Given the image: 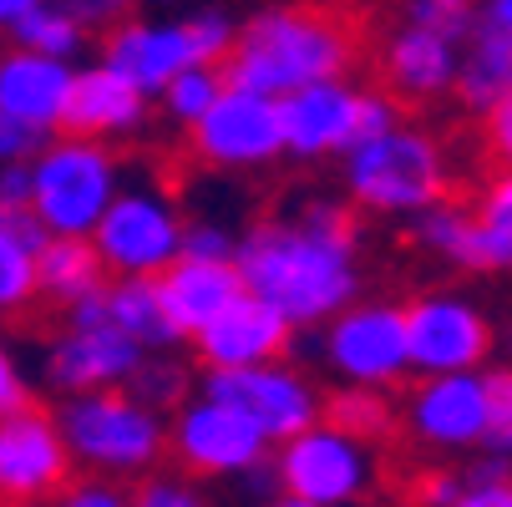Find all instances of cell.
I'll return each instance as SVG.
<instances>
[{"label": "cell", "instance_id": "1", "mask_svg": "<svg viewBox=\"0 0 512 507\" xmlns=\"http://www.w3.org/2000/svg\"><path fill=\"white\" fill-rule=\"evenodd\" d=\"M234 269L244 295L264 300L289 330L330 325L360 295L355 219L335 198H305L284 219H264L239 234Z\"/></svg>", "mask_w": 512, "mask_h": 507}, {"label": "cell", "instance_id": "2", "mask_svg": "<svg viewBox=\"0 0 512 507\" xmlns=\"http://www.w3.org/2000/svg\"><path fill=\"white\" fill-rule=\"evenodd\" d=\"M355 66V31L320 6H274L239 26L234 51L224 56V87L259 92L269 102L335 82Z\"/></svg>", "mask_w": 512, "mask_h": 507}, {"label": "cell", "instance_id": "3", "mask_svg": "<svg viewBox=\"0 0 512 507\" xmlns=\"http://www.w3.org/2000/svg\"><path fill=\"white\" fill-rule=\"evenodd\" d=\"M61 426V442L71 462L97 472V477H153L168 457V416L148 411L127 391H87V396H61L51 411Z\"/></svg>", "mask_w": 512, "mask_h": 507}, {"label": "cell", "instance_id": "4", "mask_svg": "<svg viewBox=\"0 0 512 507\" xmlns=\"http://www.w3.org/2000/svg\"><path fill=\"white\" fill-rule=\"evenodd\" d=\"M340 178L355 208L381 219H411L426 203L447 198V153L421 127H391L381 137L350 142L340 153Z\"/></svg>", "mask_w": 512, "mask_h": 507}, {"label": "cell", "instance_id": "5", "mask_svg": "<svg viewBox=\"0 0 512 507\" xmlns=\"http://www.w3.org/2000/svg\"><path fill=\"white\" fill-rule=\"evenodd\" d=\"M31 168V213L51 239H92L102 213L122 193V158L107 142L56 132L46 137Z\"/></svg>", "mask_w": 512, "mask_h": 507}, {"label": "cell", "instance_id": "6", "mask_svg": "<svg viewBox=\"0 0 512 507\" xmlns=\"http://www.w3.org/2000/svg\"><path fill=\"white\" fill-rule=\"evenodd\" d=\"M274 477L284 497H300L315 507H355L376 492V452L345 437V431L315 421L300 437L279 442Z\"/></svg>", "mask_w": 512, "mask_h": 507}, {"label": "cell", "instance_id": "7", "mask_svg": "<svg viewBox=\"0 0 512 507\" xmlns=\"http://www.w3.org/2000/svg\"><path fill=\"white\" fill-rule=\"evenodd\" d=\"M112 279H158L178 264L183 219L158 188H122L87 239Z\"/></svg>", "mask_w": 512, "mask_h": 507}, {"label": "cell", "instance_id": "8", "mask_svg": "<svg viewBox=\"0 0 512 507\" xmlns=\"http://www.w3.org/2000/svg\"><path fill=\"white\" fill-rule=\"evenodd\" d=\"M325 366L345 386H371L391 391L396 381L411 376L406 355V305L391 300H355L325 325Z\"/></svg>", "mask_w": 512, "mask_h": 507}, {"label": "cell", "instance_id": "9", "mask_svg": "<svg viewBox=\"0 0 512 507\" xmlns=\"http://www.w3.org/2000/svg\"><path fill=\"white\" fill-rule=\"evenodd\" d=\"M168 457L183 467V477H244L269 457L264 431L239 416L234 406L213 401V396H188L173 421H168Z\"/></svg>", "mask_w": 512, "mask_h": 507}, {"label": "cell", "instance_id": "10", "mask_svg": "<svg viewBox=\"0 0 512 507\" xmlns=\"http://www.w3.org/2000/svg\"><path fill=\"white\" fill-rule=\"evenodd\" d=\"M203 396L234 406L239 416H249L264 442H289L305 426L320 421V391L305 371L284 366V360H264V366H244V371H208L203 376Z\"/></svg>", "mask_w": 512, "mask_h": 507}, {"label": "cell", "instance_id": "11", "mask_svg": "<svg viewBox=\"0 0 512 507\" xmlns=\"http://www.w3.org/2000/svg\"><path fill=\"white\" fill-rule=\"evenodd\" d=\"M492 345L497 330L467 295H421L406 305V355L416 376L482 371Z\"/></svg>", "mask_w": 512, "mask_h": 507}, {"label": "cell", "instance_id": "12", "mask_svg": "<svg viewBox=\"0 0 512 507\" xmlns=\"http://www.w3.org/2000/svg\"><path fill=\"white\" fill-rule=\"evenodd\" d=\"M188 148L213 173H254V168H269L274 158H284L279 107L269 97H259V92L224 87V92H218V102L198 117V127H188Z\"/></svg>", "mask_w": 512, "mask_h": 507}, {"label": "cell", "instance_id": "13", "mask_svg": "<svg viewBox=\"0 0 512 507\" xmlns=\"http://www.w3.org/2000/svg\"><path fill=\"white\" fill-rule=\"evenodd\" d=\"M71 472L77 462L51 411L26 406L0 421V507H46L71 482Z\"/></svg>", "mask_w": 512, "mask_h": 507}, {"label": "cell", "instance_id": "14", "mask_svg": "<svg viewBox=\"0 0 512 507\" xmlns=\"http://www.w3.org/2000/svg\"><path fill=\"white\" fill-rule=\"evenodd\" d=\"M487 376L482 371H457V376H421L406 396V431L416 447L431 452H472L487 437Z\"/></svg>", "mask_w": 512, "mask_h": 507}, {"label": "cell", "instance_id": "15", "mask_svg": "<svg viewBox=\"0 0 512 507\" xmlns=\"http://www.w3.org/2000/svg\"><path fill=\"white\" fill-rule=\"evenodd\" d=\"M142 366V350L112 330V325H66L51 345L41 371L61 396H87V391H122L132 371Z\"/></svg>", "mask_w": 512, "mask_h": 507}, {"label": "cell", "instance_id": "16", "mask_svg": "<svg viewBox=\"0 0 512 507\" xmlns=\"http://www.w3.org/2000/svg\"><path fill=\"white\" fill-rule=\"evenodd\" d=\"M279 107V142L289 158L315 163V158H340L355 142V112H360V87L345 77L315 82L274 102Z\"/></svg>", "mask_w": 512, "mask_h": 507}, {"label": "cell", "instance_id": "17", "mask_svg": "<svg viewBox=\"0 0 512 507\" xmlns=\"http://www.w3.org/2000/svg\"><path fill=\"white\" fill-rule=\"evenodd\" d=\"M102 66L117 71L122 82H132L142 97H163V87L178 71L198 66L193 41L183 21H117L102 36Z\"/></svg>", "mask_w": 512, "mask_h": 507}, {"label": "cell", "instance_id": "18", "mask_svg": "<svg viewBox=\"0 0 512 507\" xmlns=\"http://www.w3.org/2000/svg\"><path fill=\"white\" fill-rule=\"evenodd\" d=\"M71 77H77V66H71V61L36 56L26 46H6V51H0V112H6L16 127H26V132H36L46 142L66 122Z\"/></svg>", "mask_w": 512, "mask_h": 507}, {"label": "cell", "instance_id": "19", "mask_svg": "<svg viewBox=\"0 0 512 507\" xmlns=\"http://www.w3.org/2000/svg\"><path fill=\"white\" fill-rule=\"evenodd\" d=\"M289 330L264 300L239 295L224 315H213L198 335L193 350L208 371H244V366H264V360H279L289 345Z\"/></svg>", "mask_w": 512, "mask_h": 507}, {"label": "cell", "instance_id": "20", "mask_svg": "<svg viewBox=\"0 0 512 507\" xmlns=\"http://www.w3.org/2000/svg\"><path fill=\"white\" fill-rule=\"evenodd\" d=\"M142 127H148V97H142L132 82H122L117 71H107L97 61V66H82L77 77H71L61 132L87 137V142H107L112 148L117 137H132Z\"/></svg>", "mask_w": 512, "mask_h": 507}, {"label": "cell", "instance_id": "21", "mask_svg": "<svg viewBox=\"0 0 512 507\" xmlns=\"http://www.w3.org/2000/svg\"><path fill=\"white\" fill-rule=\"evenodd\" d=\"M457 41H442L431 31L401 26L386 36L381 46V71H386V87L396 102H436L457 87Z\"/></svg>", "mask_w": 512, "mask_h": 507}, {"label": "cell", "instance_id": "22", "mask_svg": "<svg viewBox=\"0 0 512 507\" xmlns=\"http://www.w3.org/2000/svg\"><path fill=\"white\" fill-rule=\"evenodd\" d=\"M158 295L163 310L173 320V330L183 340H193L213 315H224L239 295H244V279L234 264H198V259H178L173 269L158 274Z\"/></svg>", "mask_w": 512, "mask_h": 507}, {"label": "cell", "instance_id": "23", "mask_svg": "<svg viewBox=\"0 0 512 507\" xmlns=\"http://www.w3.org/2000/svg\"><path fill=\"white\" fill-rule=\"evenodd\" d=\"M452 97L467 107V112H492L497 102L512 97V41L492 26L477 21V31L467 36L462 56H457V87Z\"/></svg>", "mask_w": 512, "mask_h": 507}, {"label": "cell", "instance_id": "24", "mask_svg": "<svg viewBox=\"0 0 512 507\" xmlns=\"http://www.w3.org/2000/svg\"><path fill=\"white\" fill-rule=\"evenodd\" d=\"M457 269L472 274H507L512 269V168H502L477 208H472V224H467V244L457 254Z\"/></svg>", "mask_w": 512, "mask_h": 507}, {"label": "cell", "instance_id": "25", "mask_svg": "<svg viewBox=\"0 0 512 507\" xmlns=\"http://www.w3.org/2000/svg\"><path fill=\"white\" fill-rule=\"evenodd\" d=\"M102 295H107V325L122 330L142 355H168L183 340L163 310L158 279H112Z\"/></svg>", "mask_w": 512, "mask_h": 507}, {"label": "cell", "instance_id": "26", "mask_svg": "<svg viewBox=\"0 0 512 507\" xmlns=\"http://www.w3.org/2000/svg\"><path fill=\"white\" fill-rule=\"evenodd\" d=\"M102 274L107 269L87 239H46V249L36 254V300L71 310L107 284Z\"/></svg>", "mask_w": 512, "mask_h": 507}, {"label": "cell", "instance_id": "27", "mask_svg": "<svg viewBox=\"0 0 512 507\" xmlns=\"http://www.w3.org/2000/svg\"><path fill=\"white\" fill-rule=\"evenodd\" d=\"M320 421L345 431V437L376 447L381 437L396 431V406L386 401V391H371V386H340L330 396H320Z\"/></svg>", "mask_w": 512, "mask_h": 507}, {"label": "cell", "instance_id": "28", "mask_svg": "<svg viewBox=\"0 0 512 507\" xmlns=\"http://www.w3.org/2000/svg\"><path fill=\"white\" fill-rule=\"evenodd\" d=\"M16 46L36 51V56H56V61H71L82 46H87V26L77 16H66L61 6H51V0H41V6H31L16 31H11Z\"/></svg>", "mask_w": 512, "mask_h": 507}, {"label": "cell", "instance_id": "29", "mask_svg": "<svg viewBox=\"0 0 512 507\" xmlns=\"http://www.w3.org/2000/svg\"><path fill=\"white\" fill-rule=\"evenodd\" d=\"M467 224H472V213H467L462 203L436 198V203H426L421 213H411V219H406V234H411V244L426 249L431 259L457 264V254H462V244H467Z\"/></svg>", "mask_w": 512, "mask_h": 507}, {"label": "cell", "instance_id": "30", "mask_svg": "<svg viewBox=\"0 0 512 507\" xmlns=\"http://www.w3.org/2000/svg\"><path fill=\"white\" fill-rule=\"evenodd\" d=\"M132 401H142L148 411L168 416L188 401V366H178L173 355H142V366L132 371V381L122 386Z\"/></svg>", "mask_w": 512, "mask_h": 507}, {"label": "cell", "instance_id": "31", "mask_svg": "<svg viewBox=\"0 0 512 507\" xmlns=\"http://www.w3.org/2000/svg\"><path fill=\"white\" fill-rule=\"evenodd\" d=\"M36 305V249H26L0 219V315H26Z\"/></svg>", "mask_w": 512, "mask_h": 507}, {"label": "cell", "instance_id": "32", "mask_svg": "<svg viewBox=\"0 0 512 507\" xmlns=\"http://www.w3.org/2000/svg\"><path fill=\"white\" fill-rule=\"evenodd\" d=\"M218 92H224V77H218V66H188V71H178V77L163 87V112H168V122L173 127H198V117L218 102Z\"/></svg>", "mask_w": 512, "mask_h": 507}, {"label": "cell", "instance_id": "33", "mask_svg": "<svg viewBox=\"0 0 512 507\" xmlns=\"http://www.w3.org/2000/svg\"><path fill=\"white\" fill-rule=\"evenodd\" d=\"M477 21H482V11L472 0H406V26L431 31L442 41H457V46L477 31Z\"/></svg>", "mask_w": 512, "mask_h": 507}, {"label": "cell", "instance_id": "34", "mask_svg": "<svg viewBox=\"0 0 512 507\" xmlns=\"http://www.w3.org/2000/svg\"><path fill=\"white\" fill-rule=\"evenodd\" d=\"M482 376H487V401H492L482 452L512 467V366H502V371H482Z\"/></svg>", "mask_w": 512, "mask_h": 507}, {"label": "cell", "instance_id": "35", "mask_svg": "<svg viewBox=\"0 0 512 507\" xmlns=\"http://www.w3.org/2000/svg\"><path fill=\"white\" fill-rule=\"evenodd\" d=\"M183 31H188V41H193L198 66H224V56H229L234 41H239V26H234L224 11H193V16L183 21Z\"/></svg>", "mask_w": 512, "mask_h": 507}, {"label": "cell", "instance_id": "36", "mask_svg": "<svg viewBox=\"0 0 512 507\" xmlns=\"http://www.w3.org/2000/svg\"><path fill=\"white\" fill-rule=\"evenodd\" d=\"M132 507H213V502H208V492L193 477H183V472H153V477H137Z\"/></svg>", "mask_w": 512, "mask_h": 507}, {"label": "cell", "instance_id": "37", "mask_svg": "<svg viewBox=\"0 0 512 507\" xmlns=\"http://www.w3.org/2000/svg\"><path fill=\"white\" fill-rule=\"evenodd\" d=\"M234 249H239V234L218 219H188L183 224V244H178V259H198V264H234Z\"/></svg>", "mask_w": 512, "mask_h": 507}, {"label": "cell", "instance_id": "38", "mask_svg": "<svg viewBox=\"0 0 512 507\" xmlns=\"http://www.w3.org/2000/svg\"><path fill=\"white\" fill-rule=\"evenodd\" d=\"M56 507H132V487L117 482V477H71L61 492H56Z\"/></svg>", "mask_w": 512, "mask_h": 507}, {"label": "cell", "instance_id": "39", "mask_svg": "<svg viewBox=\"0 0 512 507\" xmlns=\"http://www.w3.org/2000/svg\"><path fill=\"white\" fill-rule=\"evenodd\" d=\"M391 127H401V102H396V97H386V92H360L355 142H365V137H381V132H391Z\"/></svg>", "mask_w": 512, "mask_h": 507}, {"label": "cell", "instance_id": "40", "mask_svg": "<svg viewBox=\"0 0 512 507\" xmlns=\"http://www.w3.org/2000/svg\"><path fill=\"white\" fill-rule=\"evenodd\" d=\"M26 406H36V401H31V381H26V371H21V360L11 355V345H0V421L16 416V411H26Z\"/></svg>", "mask_w": 512, "mask_h": 507}, {"label": "cell", "instance_id": "41", "mask_svg": "<svg viewBox=\"0 0 512 507\" xmlns=\"http://www.w3.org/2000/svg\"><path fill=\"white\" fill-rule=\"evenodd\" d=\"M457 492H462V477H457V472H421V477L406 487L411 507H452Z\"/></svg>", "mask_w": 512, "mask_h": 507}, {"label": "cell", "instance_id": "42", "mask_svg": "<svg viewBox=\"0 0 512 507\" xmlns=\"http://www.w3.org/2000/svg\"><path fill=\"white\" fill-rule=\"evenodd\" d=\"M51 6H61L66 16H77V21L92 31V26H117V21L127 16L132 0H51Z\"/></svg>", "mask_w": 512, "mask_h": 507}, {"label": "cell", "instance_id": "43", "mask_svg": "<svg viewBox=\"0 0 512 507\" xmlns=\"http://www.w3.org/2000/svg\"><path fill=\"white\" fill-rule=\"evenodd\" d=\"M482 132H487V153H492L502 168H512V97L487 112V127H482Z\"/></svg>", "mask_w": 512, "mask_h": 507}, {"label": "cell", "instance_id": "44", "mask_svg": "<svg viewBox=\"0 0 512 507\" xmlns=\"http://www.w3.org/2000/svg\"><path fill=\"white\" fill-rule=\"evenodd\" d=\"M36 148H41V137L26 132V127H16L6 112H0V168H6V163H31Z\"/></svg>", "mask_w": 512, "mask_h": 507}, {"label": "cell", "instance_id": "45", "mask_svg": "<svg viewBox=\"0 0 512 507\" xmlns=\"http://www.w3.org/2000/svg\"><path fill=\"white\" fill-rule=\"evenodd\" d=\"M21 208H31V168L6 163L0 168V213H21Z\"/></svg>", "mask_w": 512, "mask_h": 507}, {"label": "cell", "instance_id": "46", "mask_svg": "<svg viewBox=\"0 0 512 507\" xmlns=\"http://www.w3.org/2000/svg\"><path fill=\"white\" fill-rule=\"evenodd\" d=\"M452 507H512V492H507V482H467L462 477V492Z\"/></svg>", "mask_w": 512, "mask_h": 507}, {"label": "cell", "instance_id": "47", "mask_svg": "<svg viewBox=\"0 0 512 507\" xmlns=\"http://www.w3.org/2000/svg\"><path fill=\"white\" fill-rule=\"evenodd\" d=\"M482 26H492V31H502L512 41V0H487V6H482Z\"/></svg>", "mask_w": 512, "mask_h": 507}, {"label": "cell", "instance_id": "48", "mask_svg": "<svg viewBox=\"0 0 512 507\" xmlns=\"http://www.w3.org/2000/svg\"><path fill=\"white\" fill-rule=\"evenodd\" d=\"M31 6H41V0H0V31L11 36V31H16V21H21Z\"/></svg>", "mask_w": 512, "mask_h": 507}, {"label": "cell", "instance_id": "49", "mask_svg": "<svg viewBox=\"0 0 512 507\" xmlns=\"http://www.w3.org/2000/svg\"><path fill=\"white\" fill-rule=\"evenodd\" d=\"M264 507H315V502H300V497H284V492H279V497H269Z\"/></svg>", "mask_w": 512, "mask_h": 507}, {"label": "cell", "instance_id": "50", "mask_svg": "<svg viewBox=\"0 0 512 507\" xmlns=\"http://www.w3.org/2000/svg\"><path fill=\"white\" fill-rule=\"evenodd\" d=\"M507 350H512V325H507Z\"/></svg>", "mask_w": 512, "mask_h": 507}, {"label": "cell", "instance_id": "51", "mask_svg": "<svg viewBox=\"0 0 512 507\" xmlns=\"http://www.w3.org/2000/svg\"><path fill=\"white\" fill-rule=\"evenodd\" d=\"M158 6H173V0H158Z\"/></svg>", "mask_w": 512, "mask_h": 507}, {"label": "cell", "instance_id": "52", "mask_svg": "<svg viewBox=\"0 0 512 507\" xmlns=\"http://www.w3.org/2000/svg\"><path fill=\"white\" fill-rule=\"evenodd\" d=\"M507 492H512V482H507Z\"/></svg>", "mask_w": 512, "mask_h": 507}, {"label": "cell", "instance_id": "53", "mask_svg": "<svg viewBox=\"0 0 512 507\" xmlns=\"http://www.w3.org/2000/svg\"><path fill=\"white\" fill-rule=\"evenodd\" d=\"M0 219H6V213H0Z\"/></svg>", "mask_w": 512, "mask_h": 507}]
</instances>
